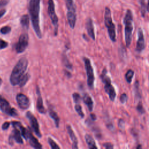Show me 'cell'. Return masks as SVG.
I'll return each mask as SVG.
<instances>
[{
  "label": "cell",
  "mask_w": 149,
  "mask_h": 149,
  "mask_svg": "<svg viewBox=\"0 0 149 149\" xmlns=\"http://www.w3.org/2000/svg\"><path fill=\"white\" fill-rule=\"evenodd\" d=\"M40 0H30L29 11L32 26L37 37L41 39L42 35L40 26Z\"/></svg>",
  "instance_id": "6da1fadb"
},
{
  "label": "cell",
  "mask_w": 149,
  "mask_h": 149,
  "mask_svg": "<svg viewBox=\"0 0 149 149\" xmlns=\"http://www.w3.org/2000/svg\"><path fill=\"white\" fill-rule=\"evenodd\" d=\"M28 66V61L26 58H22L15 66L10 77V82L13 86L19 85L21 79L25 74Z\"/></svg>",
  "instance_id": "7a4b0ae2"
},
{
  "label": "cell",
  "mask_w": 149,
  "mask_h": 149,
  "mask_svg": "<svg viewBox=\"0 0 149 149\" xmlns=\"http://www.w3.org/2000/svg\"><path fill=\"white\" fill-rule=\"evenodd\" d=\"M125 24V40L127 47H129L132 42V32L133 29V14L131 9H128L123 19Z\"/></svg>",
  "instance_id": "3957f363"
},
{
  "label": "cell",
  "mask_w": 149,
  "mask_h": 149,
  "mask_svg": "<svg viewBox=\"0 0 149 149\" xmlns=\"http://www.w3.org/2000/svg\"><path fill=\"white\" fill-rule=\"evenodd\" d=\"M104 23H105V25L107 29L108 33L111 40L114 43H115L116 41L115 26L112 22L111 10L107 7L106 8V9H105Z\"/></svg>",
  "instance_id": "277c9868"
},
{
  "label": "cell",
  "mask_w": 149,
  "mask_h": 149,
  "mask_svg": "<svg viewBox=\"0 0 149 149\" xmlns=\"http://www.w3.org/2000/svg\"><path fill=\"white\" fill-rule=\"evenodd\" d=\"M67 8V19L71 29L75 27L77 22V9L74 0H65Z\"/></svg>",
  "instance_id": "5b68a950"
},
{
  "label": "cell",
  "mask_w": 149,
  "mask_h": 149,
  "mask_svg": "<svg viewBox=\"0 0 149 149\" xmlns=\"http://www.w3.org/2000/svg\"><path fill=\"white\" fill-rule=\"evenodd\" d=\"M101 79L103 83L104 84V89L106 93L108 95L111 101L114 102L116 97V91L115 88L111 85V79L107 75V71L106 68H104L102 72Z\"/></svg>",
  "instance_id": "8992f818"
},
{
  "label": "cell",
  "mask_w": 149,
  "mask_h": 149,
  "mask_svg": "<svg viewBox=\"0 0 149 149\" xmlns=\"http://www.w3.org/2000/svg\"><path fill=\"white\" fill-rule=\"evenodd\" d=\"M83 61L85 63V66L87 74V83L90 89H93L94 87V75L93 68L91 65L90 59L86 57L83 58Z\"/></svg>",
  "instance_id": "52a82bcc"
},
{
  "label": "cell",
  "mask_w": 149,
  "mask_h": 149,
  "mask_svg": "<svg viewBox=\"0 0 149 149\" xmlns=\"http://www.w3.org/2000/svg\"><path fill=\"white\" fill-rule=\"evenodd\" d=\"M48 14L50 18L51 22L55 28V35H57L58 27V18L56 14L55 4L54 0H48Z\"/></svg>",
  "instance_id": "ba28073f"
},
{
  "label": "cell",
  "mask_w": 149,
  "mask_h": 149,
  "mask_svg": "<svg viewBox=\"0 0 149 149\" xmlns=\"http://www.w3.org/2000/svg\"><path fill=\"white\" fill-rule=\"evenodd\" d=\"M29 44V36L27 33H23L20 35L18 42L16 44L15 49L18 53L24 51Z\"/></svg>",
  "instance_id": "9c48e42d"
},
{
  "label": "cell",
  "mask_w": 149,
  "mask_h": 149,
  "mask_svg": "<svg viewBox=\"0 0 149 149\" xmlns=\"http://www.w3.org/2000/svg\"><path fill=\"white\" fill-rule=\"evenodd\" d=\"M0 110L2 112L11 116H16L18 115L16 110L15 108H11L9 103L1 96H0Z\"/></svg>",
  "instance_id": "30bf717a"
},
{
  "label": "cell",
  "mask_w": 149,
  "mask_h": 149,
  "mask_svg": "<svg viewBox=\"0 0 149 149\" xmlns=\"http://www.w3.org/2000/svg\"><path fill=\"white\" fill-rule=\"evenodd\" d=\"M26 117L29 120L30 125L34 132L39 137H41V134L39 128V124L38 123V121L36 118L30 111H28L26 113Z\"/></svg>",
  "instance_id": "8fae6325"
},
{
  "label": "cell",
  "mask_w": 149,
  "mask_h": 149,
  "mask_svg": "<svg viewBox=\"0 0 149 149\" xmlns=\"http://www.w3.org/2000/svg\"><path fill=\"white\" fill-rule=\"evenodd\" d=\"M16 101L18 106L22 110L28 109L30 104L29 98L22 93H19L16 95Z\"/></svg>",
  "instance_id": "7c38bea8"
},
{
  "label": "cell",
  "mask_w": 149,
  "mask_h": 149,
  "mask_svg": "<svg viewBox=\"0 0 149 149\" xmlns=\"http://www.w3.org/2000/svg\"><path fill=\"white\" fill-rule=\"evenodd\" d=\"M145 48V40L143 34V31L141 28H139L137 32V41L136 44V51L138 53H141Z\"/></svg>",
  "instance_id": "4fadbf2b"
},
{
  "label": "cell",
  "mask_w": 149,
  "mask_h": 149,
  "mask_svg": "<svg viewBox=\"0 0 149 149\" xmlns=\"http://www.w3.org/2000/svg\"><path fill=\"white\" fill-rule=\"evenodd\" d=\"M36 90H37V94L38 95V98H37V106H36L37 110L39 113L44 114L46 112V110L43 104V98H42L41 94H40V91L39 86H37Z\"/></svg>",
  "instance_id": "5bb4252c"
},
{
  "label": "cell",
  "mask_w": 149,
  "mask_h": 149,
  "mask_svg": "<svg viewBox=\"0 0 149 149\" xmlns=\"http://www.w3.org/2000/svg\"><path fill=\"white\" fill-rule=\"evenodd\" d=\"M26 140H29V143L32 147L37 149H40L42 148V146L41 145V144L39 142L37 139L32 135V132L29 130L28 131Z\"/></svg>",
  "instance_id": "9a60e30c"
},
{
  "label": "cell",
  "mask_w": 149,
  "mask_h": 149,
  "mask_svg": "<svg viewBox=\"0 0 149 149\" xmlns=\"http://www.w3.org/2000/svg\"><path fill=\"white\" fill-rule=\"evenodd\" d=\"M66 129H67V132L69 134V137L72 142V148H78V139L74 134L72 127H70V125H68L66 127Z\"/></svg>",
  "instance_id": "2e32d148"
},
{
  "label": "cell",
  "mask_w": 149,
  "mask_h": 149,
  "mask_svg": "<svg viewBox=\"0 0 149 149\" xmlns=\"http://www.w3.org/2000/svg\"><path fill=\"white\" fill-rule=\"evenodd\" d=\"M86 28L87 32L88 35L91 38L92 40H95V33L94 30V26L93 20L90 18H88L86 23Z\"/></svg>",
  "instance_id": "e0dca14e"
},
{
  "label": "cell",
  "mask_w": 149,
  "mask_h": 149,
  "mask_svg": "<svg viewBox=\"0 0 149 149\" xmlns=\"http://www.w3.org/2000/svg\"><path fill=\"white\" fill-rule=\"evenodd\" d=\"M21 136H22V135L20 133V131L19 129H16V128H15V129L13 131L12 135H11V136L10 137V139H9V142H11L12 141L11 145L13 143L12 141L14 140L16 143H18L19 144H23V140H22V138Z\"/></svg>",
  "instance_id": "ac0fdd59"
},
{
  "label": "cell",
  "mask_w": 149,
  "mask_h": 149,
  "mask_svg": "<svg viewBox=\"0 0 149 149\" xmlns=\"http://www.w3.org/2000/svg\"><path fill=\"white\" fill-rule=\"evenodd\" d=\"M83 100L84 103L87 106L89 110L91 112L93 109L94 103L91 96L87 93H85L83 97Z\"/></svg>",
  "instance_id": "d6986e66"
},
{
  "label": "cell",
  "mask_w": 149,
  "mask_h": 149,
  "mask_svg": "<svg viewBox=\"0 0 149 149\" xmlns=\"http://www.w3.org/2000/svg\"><path fill=\"white\" fill-rule=\"evenodd\" d=\"M49 115L50 116V117L54 120L55 122V125L57 128H59L60 126V119L57 114V113L53 110L52 107H49V110H48Z\"/></svg>",
  "instance_id": "ffe728a7"
},
{
  "label": "cell",
  "mask_w": 149,
  "mask_h": 149,
  "mask_svg": "<svg viewBox=\"0 0 149 149\" xmlns=\"http://www.w3.org/2000/svg\"><path fill=\"white\" fill-rule=\"evenodd\" d=\"M139 3L140 6V13L143 18H144L146 13L148 12V5L146 0H139Z\"/></svg>",
  "instance_id": "44dd1931"
},
{
  "label": "cell",
  "mask_w": 149,
  "mask_h": 149,
  "mask_svg": "<svg viewBox=\"0 0 149 149\" xmlns=\"http://www.w3.org/2000/svg\"><path fill=\"white\" fill-rule=\"evenodd\" d=\"M85 138L86 142L89 148L92 149V148H98L95 144L94 139L93 138V137L91 135L86 134L85 136Z\"/></svg>",
  "instance_id": "7402d4cb"
},
{
  "label": "cell",
  "mask_w": 149,
  "mask_h": 149,
  "mask_svg": "<svg viewBox=\"0 0 149 149\" xmlns=\"http://www.w3.org/2000/svg\"><path fill=\"white\" fill-rule=\"evenodd\" d=\"M29 16L28 15H24L20 18V24L23 28L28 30L29 27Z\"/></svg>",
  "instance_id": "603a6c76"
},
{
  "label": "cell",
  "mask_w": 149,
  "mask_h": 149,
  "mask_svg": "<svg viewBox=\"0 0 149 149\" xmlns=\"http://www.w3.org/2000/svg\"><path fill=\"white\" fill-rule=\"evenodd\" d=\"M134 93H135V99L137 100H140L141 98V93L140 92L139 89V82L136 81L134 85Z\"/></svg>",
  "instance_id": "cb8c5ba5"
},
{
  "label": "cell",
  "mask_w": 149,
  "mask_h": 149,
  "mask_svg": "<svg viewBox=\"0 0 149 149\" xmlns=\"http://www.w3.org/2000/svg\"><path fill=\"white\" fill-rule=\"evenodd\" d=\"M134 74H135V72L132 69L128 70L127 71V72L126 73V74H125V79L128 83H132V79H133V77L134 76Z\"/></svg>",
  "instance_id": "d4e9b609"
},
{
  "label": "cell",
  "mask_w": 149,
  "mask_h": 149,
  "mask_svg": "<svg viewBox=\"0 0 149 149\" xmlns=\"http://www.w3.org/2000/svg\"><path fill=\"white\" fill-rule=\"evenodd\" d=\"M29 78H30V75H29L28 73L24 74V76L21 79V80H20V82L19 83V85L20 86V87H23V86H24V85H25L26 83L29 81Z\"/></svg>",
  "instance_id": "484cf974"
},
{
  "label": "cell",
  "mask_w": 149,
  "mask_h": 149,
  "mask_svg": "<svg viewBox=\"0 0 149 149\" xmlns=\"http://www.w3.org/2000/svg\"><path fill=\"white\" fill-rule=\"evenodd\" d=\"M74 109H75L77 112L78 114V115L82 118H83L85 116V114L82 111V106L80 105V104H76L75 106H74Z\"/></svg>",
  "instance_id": "4316f807"
},
{
  "label": "cell",
  "mask_w": 149,
  "mask_h": 149,
  "mask_svg": "<svg viewBox=\"0 0 149 149\" xmlns=\"http://www.w3.org/2000/svg\"><path fill=\"white\" fill-rule=\"evenodd\" d=\"M48 142L51 148L53 149H56V148H60V147L54 141V140L51 138V137H48Z\"/></svg>",
  "instance_id": "83f0119b"
},
{
  "label": "cell",
  "mask_w": 149,
  "mask_h": 149,
  "mask_svg": "<svg viewBox=\"0 0 149 149\" xmlns=\"http://www.w3.org/2000/svg\"><path fill=\"white\" fill-rule=\"evenodd\" d=\"M63 62H64V65L66 66V68H67L69 69H72V65L70 63L69 60L67 58L66 55L63 56Z\"/></svg>",
  "instance_id": "f1b7e54d"
},
{
  "label": "cell",
  "mask_w": 149,
  "mask_h": 149,
  "mask_svg": "<svg viewBox=\"0 0 149 149\" xmlns=\"http://www.w3.org/2000/svg\"><path fill=\"white\" fill-rule=\"evenodd\" d=\"M72 97H73V101L74 102V103L75 104L80 103V102L81 101V97L78 93H74L72 95Z\"/></svg>",
  "instance_id": "f546056e"
},
{
  "label": "cell",
  "mask_w": 149,
  "mask_h": 149,
  "mask_svg": "<svg viewBox=\"0 0 149 149\" xmlns=\"http://www.w3.org/2000/svg\"><path fill=\"white\" fill-rule=\"evenodd\" d=\"M106 122L107 127L110 131H113L114 129V125H113V123H112V122L111 121V119H109V118L107 117Z\"/></svg>",
  "instance_id": "4dcf8cb0"
},
{
  "label": "cell",
  "mask_w": 149,
  "mask_h": 149,
  "mask_svg": "<svg viewBox=\"0 0 149 149\" xmlns=\"http://www.w3.org/2000/svg\"><path fill=\"white\" fill-rule=\"evenodd\" d=\"M11 30V27L9 26H4L3 28H2L1 29V30H0V32H1V33L2 34H4V35H5V34H7V33H9Z\"/></svg>",
  "instance_id": "1f68e13d"
},
{
  "label": "cell",
  "mask_w": 149,
  "mask_h": 149,
  "mask_svg": "<svg viewBox=\"0 0 149 149\" xmlns=\"http://www.w3.org/2000/svg\"><path fill=\"white\" fill-rule=\"evenodd\" d=\"M128 100V95L126 93H123L121 94L120 97V101L121 103L125 104Z\"/></svg>",
  "instance_id": "d6a6232c"
},
{
  "label": "cell",
  "mask_w": 149,
  "mask_h": 149,
  "mask_svg": "<svg viewBox=\"0 0 149 149\" xmlns=\"http://www.w3.org/2000/svg\"><path fill=\"white\" fill-rule=\"evenodd\" d=\"M136 109L140 114H143L145 112V110L144 109L141 102L139 103V104L137 105Z\"/></svg>",
  "instance_id": "836d02e7"
},
{
  "label": "cell",
  "mask_w": 149,
  "mask_h": 149,
  "mask_svg": "<svg viewBox=\"0 0 149 149\" xmlns=\"http://www.w3.org/2000/svg\"><path fill=\"white\" fill-rule=\"evenodd\" d=\"M8 44L5 41L0 39V49H2L7 47Z\"/></svg>",
  "instance_id": "e575fe53"
},
{
  "label": "cell",
  "mask_w": 149,
  "mask_h": 149,
  "mask_svg": "<svg viewBox=\"0 0 149 149\" xmlns=\"http://www.w3.org/2000/svg\"><path fill=\"white\" fill-rule=\"evenodd\" d=\"M118 127L120 129H124V128H125V122L123 121V119H120L119 120V122H118Z\"/></svg>",
  "instance_id": "d590c367"
},
{
  "label": "cell",
  "mask_w": 149,
  "mask_h": 149,
  "mask_svg": "<svg viewBox=\"0 0 149 149\" xmlns=\"http://www.w3.org/2000/svg\"><path fill=\"white\" fill-rule=\"evenodd\" d=\"M103 146L106 149H112L114 148V146L111 143H106L103 144Z\"/></svg>",
  "instance_id": "8d00e7d4"
},
{
  "label": "cell",
  "mask_w": 149,
  "mask_h": 149,
  "mask_svg": "<svg viewBox=\"0 0 149 149\" xmlns=\"http://www.w3.org/2000/svg\"><path fill=\"white\" fill-rule=\"evenodd\" d=\"M9 0H1L0 1V8L5 6L8 3Z\"/></svg>",
  "instance_id": "74e56055"
},
{
  "label": "cell",
  "mask_w": 149,
  "mask_h": 149,
  "mask_svg": "<svg viewBox=\"0 0 149 149\" xmlns=\"http://www.w3.org/2000/svg\"><path fill=\"white\" fill-rule=\"evenodd\" d=\"M9 125H10V123L8 122H5L3 123V125L2 126V129L3 130H7L9 127Z\"/></svg>",
  "instance_id": "f35d334b"
},
{
  "label": "cell",
  "mask_w": 149,
  "mask_h": 149,
  "mask_svg": "<svg viewBox=\"0 0 149 149\" xmlns=\"http://www.w3.org/2000/svg\"><path fill=\"white\" fill-rule=\"evenodd\" d=\"M90 118H91L92 121H94L97 119V117H96V116H95V115L94 114H90Z\"/></svg>",
  "instance_id": "ab89813d"
},
{
  "label": "cell",
  "mask_w": 149,
  "mask_h": 149,
  "mask_svg": "<svg viewBox=\"0 0 149 149\" xmlns=\"http://www.w3.org/2000/svg\"><path fill=\"white\" fill-rule=\"evenodd\" d=\"M6 12V10L5 9H3L1 11H0V18H1Z\"/></svg>",
  "instance_id": "60d3db41"
},
{
  "label": "cell",
  "mask_w": 149,
  "mask_h": 149,
  "mask_svg": "<svg viewBox=\"0 0 149 149\" xmlns=\"http://www.w3.org/2000/svg\"><path fill=\"white\" fill-rule=\"evenodd\" d=\"M2 82H3V81H2V79L0 78V86H1V84H2Z\"/></svg>",
  "instance_id": "b9f144b4"
}]
</instances>
